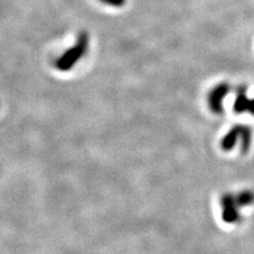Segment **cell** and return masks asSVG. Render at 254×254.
<instances>
[{
    "mask_svg": "<svg viewBox=\"0 0 254 254\" xmlns=\"http://www.w3.org/2000/svg\"><path fill=\"white\" fill-rule=\"evenodd\" d=\"M252 133L249 126H244L240 125V137L242 139V152L243 154H246L248 152V149L251 144L252 140Z\"/></svg>",
    "mask_w": 254,
    "mask_h": 254,
    "instance_id": "obj_6",
    "label": "cell"
},
{
    "mask_svg": "<svg viewBox=\"0 0 254 254\" xmlns=\"http://www.w3.org/2000/svg\"><path fill=\"white\" fill-rule=\"evenodd\" d=\"M249 101L247 95H246V87L242 86L238 88L237 90V97L234 103V110L235 113H244L248 109V105H249Z\"/></svg>",
    "mask_w": 254,
    "mask_h": 254,
    "instance_id": "obj_4",
    "label": "cell"
},
{
    "mask_svg": "<svg viewBox=\"0 0 254 254\" xmlns=\"http://www.w3.org/2000/svg\"><path fill=\"white\" fill-rule=\"evenodd\" d=\"M230 91V86L226 83L217 85L209 94V106L214 114L222 113V101Z\"/></svg>",
    "mask_w": 254,
    "mask_h": 254,
    "instance_id": "obj_3",
    "label": "cell"
},
{
    "mask_svg": "<svg viewBox=\"0 0 254 254\" xmlns=\"http://www.w3.org/2000/svg\"><path fill=\"white\" fill-rule=\"evenodd\" d=\"M238 138H240V125H236L226 134L225 138L222 139V142H221L222 149L225 150L232 149L235 146V143Z\"/></svg>",
    "mask_w": 254,
    "mask_h": 254,
    "instance_id": "obj_5",
    "label": "cell"
},
{
    "mask_svg": "<svg viewBox=\"0 0 254 254\" xmlns=\"http://www.w3.org/2000/svg\"><path fill=\"white\" fill-rule=\"evenodd\" d=\"M254 200V194L249 190H244V192L238 194L234 197L231 194H226L221 198L222 205V217L227 222H236L241 217L240 208L251 204Z\"/></svg>",
    "mask_w": 254,
    "mask_h": 254,
    "instance_id": "obj_1",
    "label": "cell"
},
{
    "mask_svg": "<svg viewBox=\"0 0 254 254\" xmlns=\"http://www.w3.org/2000/svg\"><path fill=\"white\" fill-rule=\"evenodd\" d=\"M101 1L114 6H122L125 3V0H101Z\"/></svg>",
    "mask_w": 254,
    "mask_h": 254,
    "instance_id": "obj_7",
    "label": "cell"
},
{
    "mask_svg": "<svg viewBox=\"0 0 254 254\" xmlns=\"http://www.w3.org/2000/svg\"><path fill=\"white\" fill-rule=\"evenodd\" d=\"M248 111L252 115H254V100H250L249 101V105H248Z\"/></svg>",
    "mask_w": 254,
    "mask_h": 254,
    "instance_id": "obj_8",
    "label": "cell"
},
{
    "mask_svg": "<svg viewBox=\"0 0 254 254\" xmlns=\"http://www.w3.org/2000/svg\"><path fill=\"white\" fill-rule=\"evenodd\" d=\"M88 45L89 36L86 32H82L77 37L76 44L58 59L55 66L60 71H68L72 69L75 64L85 55L87 49H88Z\"/></svg>",
    "mask_w": 254,
    "mask_h": 254,
    "instance_id": "obj_2",
    "label": "cell"
}]
</instances>
